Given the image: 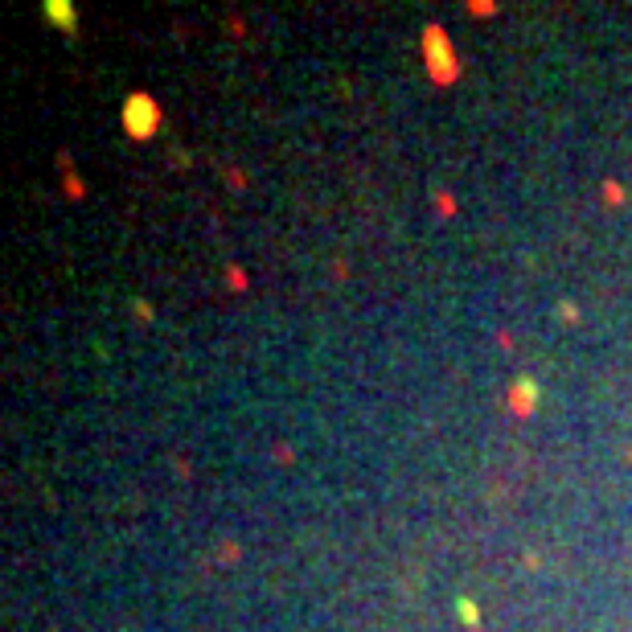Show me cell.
<instances>
[{"mask_svg":"<svg viewBox=\"0 0 632 632\" xmlns=\"http://www.w3.org/2000/svg\"><path fill=\"white\" fill-rule=\"evenodd\" d=\"M423 58H428V75L447 87V82H456L461 75V63H456V54H452V42H447V33L440 25H428L423 30Z\"/></svg>","mask_w":632,"mask_h":632,"instance_id":"1","label":"cell"},{"mask_svg":"<svg viewBox=\"0 0 632 632\" xmlns=\"http://www.w3.org/2000/svg\"><path fill=\"white\" fill-rule=\"evenodd\" d=\"M120 124L132 140H148L156 136V127H160V108H156L153 95H127L124 99V115H120Z\"/></svg>","mask_w":632,"mask_h":632,"instance_id":"2","label":"cell"},{"mask_svg":"<svg viewBox=\"0 0 632 632\" xmlns=\"http://www.w3.org/2000/svg\"><path fill=\"white\" fill-rule=\"evenodd\" d=\"M534 402H539V382L534 378H518V382L509 386V411L513 415H530Z\"/></svg>","mask_w":632,"mask_h":632,"instance_id":"3","label":"cell"},{"mask_svg":"<svg viewBox=\"0 0 632 632\" xmlns=\"http://www.w3.org/2000/svg\"><path fill=\"white\" fill-rule=\"evenodd\" d=\"M46 21H54L58 30H75V4H66V0H46Z\"/></svg>","mask_w":632,"mask_h":632,"instance_id":"4","label":"cell"},{"mask_svg":"<svg viewBox=\"0 0 632 632\" xmlns=\"http://www.w3.org/2000/svg\"><path fill=\"white\" fill-rule=\"evenodd\" d=\"M461 617L468 620V624H473V620H480V612H477V603L473 600H461Z\"/></svg>","mask_w":632,"mask_h":632,"instance_id":"5","label":"cell"}]
</instances>
